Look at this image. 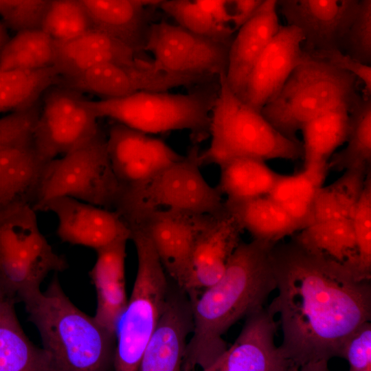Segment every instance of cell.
Instances as JSON below:
<instances>
[{"label": "cell", "instance_id": "cell-1", "mask_svg": "<svg viewBox=\"0 0 371 371\" xmlns=\"http://www.w3.org/2000/svg\"><path fill=\"white\" fill-rule=\"evenodd\" d=\"M270 260L278 294L268 308L280 317V349L292 371L328 370L351 334L370 320V280L293 234L272 245Z\"/></svg>", "mask_w": 371, "mask_h": 371}, {"label": "cell", "instance_id": "cell-2", "mask_svg": "<svg viewBox=\"0 0 371 371\" xmlns=\"http://www.w3.org/2000/svg\"><path fill=\"white\" fill-rule=\"evenodd\" d=\"M274 243L253 239L240 243L221 278L198 296L188 293L194 330L188 342L181 370L204 371L227 348L222 336L236 322L265 306L276 283L270 260Z\"/></svg>", "mask_w": 371, "mask_h": 371}, {"label": "cell", "instance_id": "cell-3", "mask_svg": "<svg viewBox=\"0 0 371 371\" xmlns=\"http://www.w3.org/2000/svg\"><path fill=\"white\" fill-rule=\"evenodd\" d=\"M21 302L40 334L54 371L113 369L116 336L72 303L56 276L44 292H32Z\"/></svg>", "mask_w": 371, "mask_h": 371}, {"label": "cell", "instance_id": "cell-4", "mask_svg": "<svg viewBox=\"0 0 371 371\" xmlns=\"http://www.w3.org/2000/svg\"><path fill=\"white\" fill-rule=\"evenodd\" d=\"M225 74L219 76V89L211 113L210 142L199 154L201 165L218 166L244 157L264 161L302 158V142L283 135L261 111L243 102L228 86Z\"/></svg>", "mask_w": 371, "mask_h": 371}, {"label": "cell", "instance_id": "cell-5", "mask_svg": "<svg viewBox=\"0 0 371 371\" xmlns=\"http://www.w3.org/2000/svg\"><path fill=\"white\" fill-rule=\"evenodd\" d=\"M219 76L187 93L139 91L125 96L91 100L99 118H109L150 135L188 131L196 140L209 136L211 113Z\"/></svg>", "mask_w": 371, "mask_h": 371}, {"label": "cell", "instance_id": "cell-6", "mask_svg": "<svg viewBox=\"0 0 371 371\" xmlns=\"http://www.w3.org/2000/svg\"><path fill=\"white\" fill-rule=\"evenodd\" d=\"M307 54L261 110L277 131L296 142L307 122L333 109L350 110L361 97L353 74Z\"/></svg>", "mask_w": 371, "mask_h": 371}, {"label": "cell", "instance_id": "cell-7", "mask_svg": "<svg viewBox=\"0 0 371 371\" xmlns=\"http://www.w3.org/2000/svg\"><path fill=\"white\" fill-rule=\"evenodd\" d=\"M137 256L132 293L119 322L113 369L137 371L144 349L164 307L170 282L146 232L131 226Z\"/></svg>", "mask_w": 371, "mask_h": 371}, {"label": "cell", "instance_id": "cell-8", "mask_svg": "<svg viewBox=\"0 0 371 371\" xmlns=\"http://www.w3.org/2000/svg\"><path fill=\"white\" fill-rule=\"evenodd\" d=\"M36 212L27 202L0 210V283L17 302L40 289L50 271L67 267L65 259L54 251L41 232Z\"/></svg>", "mask_w": 371, "mask_h": 371}, {"label": "cell", "instance_id": "cell-9", "mask_svg": "<svg viewBox=\"0 0 371 371\" xmlns=\"http://www.w3.org/2000/svg\"><path fill=\"white\" fill-rule=\"evenodd\" d=\"M197 146L143 186L122 192L114 209L127 223L139 212L168 209L192 214L225 211V200L201 172Z\"/></svg>", "mask_w": 371, "mask_h": 371}, {"label": "cell", "instance_id": "cell-10", "mask_svg": "<svg viewBox=\"0 0 371 371\" xmlns=\"http://www.w3.org/2000/svg\"><path fill=\"white\" fill-rule=\"evenodd\" d=\"M121 188L112 169L106 134L97 135L69 153L48 161L34 207L60 196L114 210Z\"/></svg>", "mask_w": 371, "mask_h": 371}, {"label": "cell", "instance_id": "cell-11", "mask_svg": "<svg viewBox=\"0 0 371 371\" xmlns=\"http://www.w3.org/2000/svg\"><path fill=\"white\" fill-rule=\"evenodd\" d=\"M85 93L57 82L43 93L32 132L33 144L48 161L82 145L102 129Z\"/></svg>", "mask_w": 371, "mask_h": 371}, {"label": "cell", "instance_id": "cell-12", "mask_svg": "<svg viewBox=\"0 0 371 371\" xmlns=\"http://www.w3.org/2000/svg\"><path fill=\"white\" fill-rule=\"evenodd\" d=\"M231 43L193 33L175 23H150L144 52L166 73L212 80L226 73Z\"/></svg>", "mask_w": 371, "mask_h": 371}, {"label": "cell", "instance_id": "cell-13", "mask_svg": "<svg viewBox=\"0 0 371 371\" xmlns=\"http://www.w3.org/2000/svg\"><path fill=\"white\" fill-rule=\"evenodd\" d=\"M210 80L166 73L157 69L152 60L142 57L131 63L98 65L74 76L60 78L59 82L99 99H109L139 91H171Z\"/></svg>", "mask_w": 371, "mask_h": 371}, {"label": "cell", "instance_id": "cell-14", "mask_svg": "<svg viewBox=\"0 0 371 371\" xmlns=\"http://www.w3.org/2000/svg\"><path fill=\"white\" fill-rule=\"evenodd\" d=\"M106 137L121 193L143 186L183 157L164 140L117 122L112 121Z\"/></svg>", "mask_w": 371, "mask_h": 371}, {"label": "cell", "instance_id": "cell-15", "mask_svg": "<svg viewBox=\"0 0 371 371\" xmlns=\"http://www.w3.org/2000/svg\"><path fill=\"white\" fill-rule=\"evenodd\" d=\"M206 215L150 209L139 212L128 225L138 226L146 232L164 270L187 291L194 240Z\"/></svg>", "mask_w": 371, "mask_h": 371}, {"label": "cell", "instance_id": "cell-16", "mask_svg": "<svg viewBox=\"0 0 371 371\" xmlns=\"http://www.w3.org/2000/svg\"><path fill=\"white\" fill-rule=\"evenodd\" d=\"M302 31L294 25H281L257 58L241 91L243 102L261 111L280 90L293 71L306 60Z\"/></svg>", "mask_w": 371, "mask_h": 371}, {"label": "cell", "instance_id": "cell-17", "mask_svg": "<svg viewBox=\"0 0 371 371\" xmlns=\"http://www.w3.org/2000/svg\"><path fill=\"white\" fill-rule=\"evenodd\" d=\"M39 211L56 216L57 235L64 243L97 251L118 240H130L131 229L115 210L60 196L47 201Z\"/></svg>", "mask_w": 371, "mask_h": 371}, {"label": "cell", "instance_id": "cell-18", "mask_svg": "<svg viewBox=\"0 0 371 371\" xmlns=\"http://www.w3.org/2000/svg\"><path fill=\"white\" fill-rule=\"evenodd\" d=\"M245 318L234 343L207 371H292L290 361L275 344L279 326L275 315L262 306Z\"/></svg>", "mask_w": 371, "mask_h": 371}, {"label": "cell", "instance_id": "cell-19", "mask_svg": "<svg viewBox=\"0 0 371 371\" xmlns=\"http://www.w3.org/2000/svg\"><path fill=\"white\" fill-rule=\"evenodd\" d=\"M193 330L194 316L190 295L172 281L138 370H181L188 344L186 339Z\"/></svg>", "mask_w": 371, "mask_h": 371}, {"label": "cell", "instance_id": "cell-20", "mask_svg": "<svg viewBox=\"0 0 371 371\" xmlns=\"http://www.w3.org/2000/svg\"><path fill=\"white\" fill-rule=\"evenodd\" d=\"M360 0H278L286 25L300 28L307 52L340 49Z\"/></svg>", "mask_w": 371, "mask_h": 371}, {"label": "cell", "instance_id": "cell-21", "mask_svg": "<svg viewBox=\"0 0 371 371\" xmlns=\"http://www.w3.org/2000/svg\"><path fill=\"white\" fill-rule=\"evenodd\" d=\"M243 231L225 210L205 216L194 243L188 293L205 289L221 278L231 256L240 243Z\"/></svg>", "mask_w": 371, "mask_h": 371}, {"label": "cell", "instance_id": "cell-22", "mask_svg": "<svg viewBox=\"0 0 371 371\" xmlns=\"http://www.w3.org/2000/svg\"><path fill=\"white\" fill-rule=\"evenodd\" d=\"M277 5L278 0H265L234 34L225 75L236 95L243 89L257 58L280 28Z\"/></svg>", "mask_w": 371, "mask_h": 371}, {"label": "cell", "instance_id": "cell-23", "mask_svg": "<svg viewBox=\"0 0 371 371\" xmlns=\"http://www.w3.org/2000/svg\"><path fill=\"white\" fill-rule=\"evenodd\" d=\"M128 240H118L97 251V258L89 272L97 296L95 321L116 336L120 318L127 305L125 259Z\"/></svg>", "mask_w": 371, "mask_h": 371}, {"label": "cell", "instance_id": "cell-24", "mask_svg": "<svg viewBox=\"0 0 371 371\" xmlns=\"http://www.w3.org/2000/svg\"><path fill=\"white\" fill-rule=\"evenodd\" d=\"M54 42V67L60 78L74 76L98 65L131 63L142 58L140 52L124 42L96 28L69 41Z\"/></svg>", "mask_w": 371, "mask_h": 371}, {"label": "cell", "instance_id": "cell-25", "mask_svg": "<svg viewBox=\"0 0 371 371\" xmlns=\"http://www.w3.org/2000/svg\"><path fill=\"white\" fill-rule=\"evenodd\" d=\"M47 162L32 136L0 150V210L17 202L34 206Z\"/></svg>", "mask_w": 371, "mask_h": 371}, {"label": "cell", "instance_id": "cell-26", "mask_svg": "<svg viewBox=\"0 0 371 371\" xmlns=\"http://www.w3.org/2000/svg\"><path fill=\"white\" fill-rule=\"evenodd\" d=\"M16 302V295L0 283V371H54L49 354L24 333Z\"/></svg>", "mask_w": 371, "mask_h": 371}, {"label": "cell", "instance_id": "cell-27", "mask_svg": "<svg viewBox=\"0 0 371 371\" xmlns=\"http://www.w3.org/2000/svg\"><path fill=\"white\" fill-rule=\"evenodd\" d=\"M224 204L225 210L253 239L276 243L300 231L293 218L269 195L225 199Z\"/></svg>", "mask_w": 371, "mask_h": 371}, {"label": "cell", "instance_id": "cell-28", "mask_svg": "<svg viewBox=\"0 0 371 371\" xmlns=\"http://www.w3.org/2000/svg\"><path fill=\"white\" fill-rule=\"evenodd\" d=\"M94 28L108 33L137 52H144L148 21L146 8L131 0H80Z\"/></svg>", "mask_w": 371, "mask_h": 371}, {"label": "cell", "instance_id": "cell-29", "mask_svg": "<svg viewBox=\"0 0 371 371\" xmlns=\"http://www.w3.org/2000/svg\"><path fill=\"white\" fill-rule=\"evenodd\" d=\"M329 170L328 162H323L304 166L296 174H281L268 194L293 218L300 231L311 224L314 199Z\"/></svg>", "mask_w": 371, "mask_h": 371}, {"label": "cell", "instance_id": "cell-30", "mask_svg": "<svg viewBox=\"0 0 371 371\" xmlns=\"http://www.w3.org/2000/svg\"><path fill=\"white\" fill-rule=\"evenodd\" d=\"M220 175L216 186L226 199L239 200L268 195L280 173L253 157H236L219 166Z\"/></svg>", "mask_w": 371, "mask_h": 371}, {"label": "cell", "instance_id": "cell-31", "mask_svg": "<svg viewBox=\"0 0 371 371\" xmlns=\"http://www.w3.org/2000/svg\"><path fill=\"white\" fill-rule=\"evenodd\" d=\"M350 109L339 108L309 120L302 127L304 166L328 162L345 144L350 129Z\"/></svg>", "mask_w": 371, "mask_h": 371}, {"label": "cell", "instance_id": "cell-32", "mask_svg": "<svg viewBox=\"0 0 371 371\" xmlns=\"http://www.w3.org/2000/svg\"><path fill=\"white\" fill-rule=\"evenodd\" d=\"M370 172V167L348 169L330 184L323 185L313 203L311 224L328 219H352Z\"/></svg>", "mask_w": 371, "mask_h": 371}, {"label": "cell", "instance_id": "cell-33", "mask_svg": "<svg viewBox=\"0 0 371 371\" xmlns=\"http://www.w3.org/2000/svg\"><path fill=\"white\" fill-rule=\"evenodd\" d=\"M59 79L54 67L0 70V113L18 111L33 106Z\"/></svg>", "mask_w": 371, "mask_h": 371}, {"label": "cell", "instance_id": "cell-34", "mask_svg": "<svg viewBox=\"0 0 371 371\" xmlns=\"http://www.w3.org/2000/svg\"><path fill=\"white\" fill-rule=\"evenodd\" d=\"M293 236L309 249L322 252L344 264L352 273L357 249L352 219L315 222Z\"/></svg>", "mask_w": 371, "mask_h": 371}, {"label": "cell", "instance_id": "cell-35", "mask_svg": "<svg viewBox=\"0 0 371 371\" xmlns=\"http://www.w3.org/2000/svg\"><path fill=\"white\" fill-rule=\"evenodd\" d=\"M55 42L40 28L16 32L0 54V70L54 67Z\"/></svg>", "mask_w": 371, "mask_h": 371}, {"label": "cell", "instance_id": "cell-36", "mask_svg": "<svg viewBox=\"0 0 371 371\" xmlns=\"http://www.w3.org/2000/svg\"><path fill=\"white\" fill-rule=\"evenodd\" d=\"M350 129L346 146L328 161L330 170L344 171L370 167L371 161V100L361 96L350 111Z\"/></svg>", "mask_w": 371, "mask_h": 371}, {"label": "cell", "instance_id": "cell-37", "mask_svg": "<svg viewBox=\"0 0 371 371\" xmlns=\"http://www.w3.org/2000/svg\"><path fill=\"white\" fill-rule=\"evenodd\" d=\"M93 28L80 0H51L40 25V29L56 42L73 39Z\"/></svg>", "mask_w": 371, "mask_h": 371}, {"label": "cell", "instance_id": "cell-38", "mask_svg": "<svg viewBox=\"0 0 371 371\" xmlns=\"http://www.w3.org/2000/svg\"><path fill=\"white\" fill-rule=\"evenodd\" d=\"M159 6L174 23L193 33L229 43L234 38L235 32L196 0H164Z\"/></svg>", "mask_w": 371, "mask_h": 371}, {"label": "cell", "instance_id": "cell-39", "mask_svg": "<svg viewBox=\"0 0 371 371\" xmlns=\"http://www.w3.org/2000/svg\"><path fill=\"white\" fill-rule=\"evenodd\" d=\"M352 223L356 241L357 256L352 269L362 280L371 278V174L368 173L361 195L354 210Z\"/></svg>", "mask_w": 371, "mask_h": 371}, {"label": "cell", "instance_id": "cell-40", "mask_svg": "<svg viewBox=\"0 0 371 371\" xmlns=\"http://www.w3.org/2000/svg\"><path fill=\"white\" fill-rule=\"evenodd\" d=\"M341 47L355 59L370 65L371 0H360L357 12L343 38Z\"/></svg>", "mask_w": 371, "mask_h": 371}, {"label": "cell", "instance_id": "cell-41", "mask_svg": "<svg viewBox=\"0 0 371 371\" xmlns=\"http://www.w3.org/2000/svg\"><path fill=\"white\" fill-rule=\"evenodd\" d=\"M51 0H0V15L5 25L16 31L40 28Z\"/></svg>", "mask_w": 371, "mask_h": 371}, {"label": "cell", "instance_id": "cell-42", "mask_svg": "<svg viewBox=\"0 0 371 371\" xmlns=\"http://www.w3.org/2000/svg\"><path fill=\"white\" fill-rule=\"evenodd\" d=\"M265 0H199L222 24L236 33Z\"/></svg>", "mask_w": 371, "mask_h": 371}, {"label": "cell", "instance_id": "cell-43", "mask_svg": "<svg viewBox=\"0 0 371 371\" xmlns=\"http://www.w3.org/2000/svg\"><path fill=\"white\" fill-rule=\"evenodd\" d=\"M40 102L23 110L0 117V150L32 136Z\"/></svg>", "mask_w": 371, "mask_h": 371}, {"label": "cell", "instance_id": "cell-44", "mask_svg": "<svg viewBox=\"0 0 371 371\" xmlns=\"http://www.w3.org/2000/svg\"><path fill=\"white\" fill-rule=\"evenodd\" d=\"M348 361L350 371L371 370V324L366 322L359 326L346 341L342 357Z\"/></svg>", "mask_w": 371, "mask_h": 371}, {"label": "cell", "instance_id": "cell-45", "mask_svg": "<svg viewBox=\"0 0 371 371\" xmlns=\"http://www.w3.org/2000/svg\"><path fill=\"white\" fill-rule=\"evenodd\" d=\"M315 58L324 60L331 65L353 74L363 85V95L370 98L371 94V67L342 52L340 49L333 48L312 52H307Z\"/></svg>", "mask_w": 371, "mask_h": 371}, {"label": "cell", "instance_id": "cell-46", "mask_svg": "<svg viewBox=\"0 0 371 371\" xmlns=\"http://www.w3.org/2000/svg\"><path fill=\"white\" fill-rule=\"evenodd\" d=\"M7 28L8 27L5 23L0 21V54L4 46L10 39Z\"/></svg>", "mask_w": 371, "mask_h": 371}, {"label": "cell", "instance_id": "cell-47", "mask_svg": "<svg viewBox=\"0 0 371 371\" xmlns=\"http://www.w3.org/2000/svg\"><path fill=\"white\" fill-rule=\"evenodd\" d=\"M135 3L143 7L146 8L151 5H159V4L164 0H131Z\"/></svg>", "mask_w": 371, "mask_h": 371}]
</instances>
